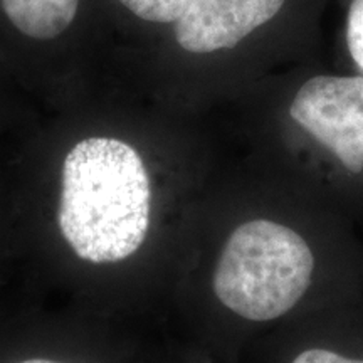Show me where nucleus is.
Segmentation results:
<instances>
[{"mask_svg": "<svg viewBox=\"0 0 363 363\" xmlns=\"http://www.w3.org/2000/svg\"><path fill=\"white\" fill-rule=\"evenodd\" d=\"M345 9V48L352 71L363 74V0H342Z\"/></svg>", "mask_w": 363, "mask_h": 363, "instance_id": "obj_7", "label": "nucleus"}, {"mask_svg": "<svg viewBox=\"0 0 363 363\" xmlns=\"http://www.w3.org/2000/svg\"><path fill=\"white\" fill-rule=\"evenodd\" d=\"M235 363H363V294L286 321Z\"/></svg>", "mask_w": 363, "mask_h": 363, "instance_id": "obj_4", "label": "nucleus"}, {"mask_svg": "<svg viewBox=\"0 0 363 363\" xmlns=\"http://www.w3.org/2000/svg\"><path fill=\"white\" fill-rule=\"evenodd\" d=\"M235 101L244 165L353 224L363 220V74L306 62Z\"/></svg>", "mask_w": 363, "mask_h": 363, "instance_id": "obj_2", "label": "nucleus"}, {"mask_svg": "<svg viewBox=\"0 0 363 363\" xmlns=\"http://www.w3.org/2000/svg\"><path fill=\"white\" fill-rule=\"evenodd\" d=\"M136 19L150 26L174 27L187 11L192 0H118Z\"/></svg>", "mask_w": 363, "mask_h": 363, "instance_id": "obj_6", "label": "nucleus"}, {"mask_svg": "<svg viewBox=\"0 0 363 363\" xmlns=\"http://www.w3.org/2000/svg\"><path fill=\"white\" fill-rule=\"evenodd\" d=\"M19 33L38 40L61 35L78 13L79 0H0Z\"/></svg>", "mask_w": 363, "mask_h": 363, "instance_id": "obj_5", "label": "nucleus"}, {"mask_svg": "<svg viewBox=\"0 0 363 363\" xmlns=\"http://www.w3.org/2000/svg\"><path fill=\"white\" fill-rule=\"evenodd\" d=\"M157 189L138 148L91 136L62 163L57 224L79 259L116 264L138 256L155 227Z\"/></svg>", "mask_w": 363, "mask_h": 363, "instance_id": "obj_3", "label": "nucleus"}, {"mask_svg": "<svg viewBox=\"0 0 363 363\" xmlns=\"http://www.w3.org/2000/svg\"><path fill=\"white\" fill-rule=\"evenodd\" d=\"M201 286L230 360L262 335L363 294L355 224L240 163L211 203Z\"/></svg>", "mask_w": 363, "mask_h": 363, "instance_id": "obj_1", "label": "nucleus"}, {"mask_svg": "<svg viewBox=\"0 0 363 363\" xmlns=\"http://www.w3.org/2000/svg\"><path fill=\"white\" fill-rule=\"evenodd\" d=\"M19 363H61V362H54V360H45V358H30V360H24Z\"/></svg>", "mask_w": 363, "mask_h": 363, "instance_id": "obj_8", "label": "nucleus"}]
</instances>
